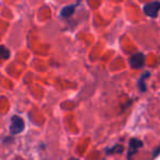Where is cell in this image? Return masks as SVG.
<instances>
[{
  "mask_svg": "<svg viewBox=\"0 0 160 160\" xmlns=\"http://www.w3.org/2000/svg\"><path fill=\"white\" fill-rule=\"evenodd\" d=\"M10 133L12 135H17L24 131V122L23 120L18 115H13L10 120Z\"/></svg>",
  "mask_w": 160,
  "mask_h": 160,
  "instance_id": "1",
  "label": "cell"
},
{
  "mask_svg": "<svg viewBox=\"0 0 160 160\" xmlns=\"http://www.w3.org/2000/svg\"><path fill=\"white\" fill-rule=\"evenodd\" d=\"M160 10V2L159 1H152L150 3H147L144 6V12L146 16L150 18H156L158 14V11Z\"/></svg>",
  "mask_w": 160,
  "mask_h": 160,
  "instance_id": "2",
  "label": "cell"
},
{
  "mask_svg": "<svg viewBox=\"0 0 160 160\" xmlns=\"http://www.w3.org/2000/svg\"><path fill=\"white\" fill-rule=\"evenodd\" d=\"M129 65L132 68H140L144 66V55L142 53H136L129 58Z\"/></svg>",
  "mask_w": 160,
  "mask_h": 160,
  "instance_id": "3",
  "label": "cell"
},
{
  "mask_svg": "<svg viewBox=\"0 0 160 160\" xmlns=\"http://www.w3.org/2000/svg\"><path fill=\"white\" fill-rule=\"evenodd\" d=\"M142 146V142H140V140L134 139V138L131 139V142H129V148H128V159L131 158V156L133 155L134 152H136V150Z\"/></svg>",
  "mask_w": 160,
  "mask_h": 160,
  "instance_id": "4",
  "label": "cell"
},
{
  "mask_svg": "<svg viewBox=\"0 0 160 160\" xmlns=\"http://www.w3.org/2000/svg\"><path fill=\"white\" fill-rule=\"evenodd\" d=\"M77 5L78 3H75V5H69V6L64 7L62 10V12H60V17H62V18H69L70 16H72Z\"/></svg>",
  "mask_w": 160,
  "mask_h": 160,
  "instance_id": "5",
  "label": "cell"
},
{
  "mask_svg": "<svg viewBox=\"0 0 160 160\" xmlns=\"http://www.w3.org/2000/svg\"><path fill=\"white\" fill-rule=\"evenodd\" d=\"M9 57H10V51L5 45H0V62L8 59Z\"/></svg>",
  "mask_w": 160,
  "mask_h": 160,
  "instance_id": "6",
  "label": "cell"
},
{
  "mask_svg": "<svg viewBox=\"0 0 160 160\" xmlns=\"http://www.w3.org/2000/svg\"><path fill=\"white\" fill-rule=\"evenodd\" d=\"M70 160H77V159H70Z\"/></svg>",
  "mask_w": 160,
  "mask_h": 160,
  "instance_id": "7",
  "label": "cell"
}]
</instances>
